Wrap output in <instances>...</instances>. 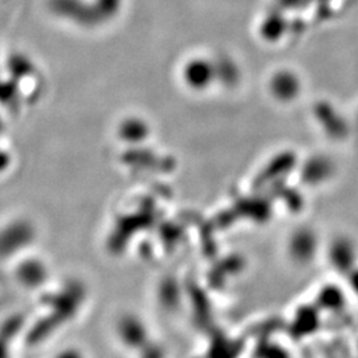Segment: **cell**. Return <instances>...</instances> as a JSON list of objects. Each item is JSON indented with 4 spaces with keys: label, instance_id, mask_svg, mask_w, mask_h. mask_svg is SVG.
<instances>
[{
    "label": "cell",
    "instance_id": "3",
    "mask_svg": "<svg viewBox=\"0 0 358 358\" xmlns=\"http://www.w3.org/2000/svg\"><path fill=\"white\" fill-rule=\"evenodd\" d=\"M57 358H83L81 355L76 352V350H65L62 352V355Z\"/></svg>",
    "mask_w": 358,
    "mask_h": 358
},
{
    "label": "cell",
    "instance_id": "2",
    "mask_svg": "<svg viewBox=\"0 0 358 358\" xmlns=\"http://www.w3.org/2000/svg\"><path fill=\"white\" fill-rule=\"evenodd\" d=\"M260 358H288V355L279 345H266L264 353H257Z\"/></svg>",
    "mask_w": 358,
    "mask_h": 358
},
{
    "label": "cell",
    "instance_id": "1",
    "mask_svg": "<svg viewBox=\"0 0 358 358\" xmlns=\"http://www.w3.org/2000/svg\"><path fill=\"white\" fill-rule=\"evenodd\" d=\"M118 333H120L122 343L130 348L141 346L146 338V331H145V327L141 321L130 319V317L120 321Z\"/></svg>",
    "mask_w": 358,
    "mask_h": 358
}]
</instances>
